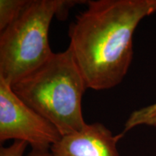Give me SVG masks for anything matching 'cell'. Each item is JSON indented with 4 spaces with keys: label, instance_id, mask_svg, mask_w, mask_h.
<instances>
[{
    "label": "cell",
    "instance_id": "cell-1",
    "mask_svg": "<svg viewBox=\"0 0 156 156\" xmlns=\"http://www.w3.org/2000/svg\"><path fill=\"white\" fill-rule=\"evenodd\" d=\"M69 30L72 51L87 88L120 84L133 58V35L140 21L156 12V0H95Z\"/></svg>",
    "mask_w": 156,
    "mask_h": 156
},
{
    "label": "cell",
    "instance_id": "cell-2",
    "mask_svg": "<svg viewBox=\"0 0 156 156\" xmlns=\"http://www.w3.org/2000/svg\"><path fill=\"white\" fill-rule=\"evenodd\" d=\"M11 87L23 102L49 121L62 136L80 131L87 124L82 112V99L87 87L69 47L54 54Z\"/></svg>",
    "mask_w": 156,
    "mask_h": 156
},
{
    "label": "cell",
    "instance_id": "cell-3",
    "mask_svg": "<svg viewBox=\"0 0 156 156\" xmlns=\"http://www.w3.org/2000/svg\"><path fill=\"white\" fill-rule=\"evenodd\" d=\"M78 2L29 0L21 14L0 35V79L12 85L54 53L48 42L52 19Z\"/></svg>",
    "mask_w": 156,
    "mask_h": 156
},
{
    "label": "cell",
    "instance_id": "cell-4",
    "mask_svg": "<svg viewBox=\"0 0 156 156\" xmlns=\"http://www.w3.org/2000/svg\"><path fill=\"white\" fill-rule=\"evenodd\" d=\"M62 136L49 121L23 102L11 85L0 79V142L23 141L32 150L48 151Z\"/></svg>",
    "mask_w": 156,
    "mask_h": 156
},
{
    "label": "cell",
    "instance_id": "cell-5",
    "mask_svg": "<svg viewBox=\"0 0 156 156\" xmlns=\"http://www.w3.org/2000/svg\"><path fill=\"white\" fill-rule=\"evenodd\" d=\"M124 135H114L101 123L87 124L80 131L62 136L50 151L54 156H120L117 142Z\"/></svg>",
    "mask_w": 156,
    "mask_h": 156
},
{
    "label": "cell",
    "instance_id": "cell-6",
    "mask_svg": "<svg viewBox=\"0 0 156 156\" xmlns=\"http://www.w3.org/2000/svg\"><path fill=\"white\" fill-rule=\"evenodd\" d=\"M141 125L156 126V103L132 112L124 124L122 133L125 134L129 130Z\"/></svg>",
    "mask_w": 156,
    "mask_h": 156
},
{
    "label": "cell",
    "instance_id": "cell-7",
    "mask_svg": "<svg viewBox=\"0 0 156 156\" xmlns=\"http://www.w3.org/2000/svg\"><path fill=\"white\" fill-rule=\"evenodd\" d=\"M29 0H0V31L10 25L21 14Z\"/></svg>",
    "mask_w": 156,
    "mask_h": 156
},
{
    "label": "cell",
    "instance_id": "cell-8",
    "mask_svg": "<svg viewBox=\"0 0 156 156\" xmlns=\"http://www.w3.org/2000/svg\"><path fill=\"white\" fill-rule=\"evenodd\" d=\"M28 145L23 141H15L9 146L0 148V156H24Z\"/></svg>",
    "mask_w": 156,
    "mask_h": 156
},
{
    "label": "cell",
    "instance_id": "cell-9",
    "mask_svg": "<svg viewBox=\"0 0 156 156\" xmlns=\"http://www.w3.org/2000/svg\"><path fill=\"white\" fill-rule=\"evenodd\" d=\"M26 156H54L50 150L48 151H40V150H32Z\"/></svg>",
    "mask_w": 156,
    "mask_h": 156
}]
</instances>
